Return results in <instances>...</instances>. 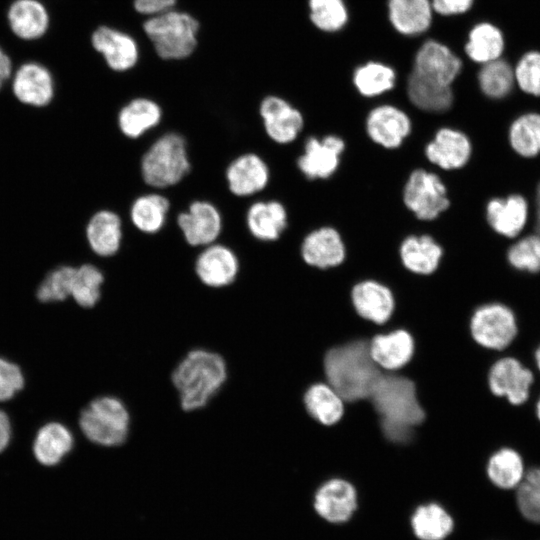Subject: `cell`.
<instances>
[{"mask_svg": "<svg viewBox=\"0 0 540 540\" xmlns=\"http://www.w3.org/2000/svg\"><path fill=\"white\" fill-rule=\"evenodd\" d=\"M368 400L384 438L391 443L410 442L425 419L414 381L400 372H382Z\"/></svg>", "mask_w": 540, "mask_h": 540, "instance_id": "6da1fadb", "label": "cell"}, {"mask_svg": "<svg viewBox=\"0 0 540 540\" xmlns=\"http://www.w3.org/2000/svg\"><path fill=\"white\" fill-rule=\"evenodd\" d=\"M228 375L227 362L220 353L203 347L187 351L170 374L180 409L194 413L207 407L223 389Z\"/></svg>", "mask_w": 540, "mask_h": 540, "instance_id": "7a4b0ae2", "label": "cell"}, {"mask_svg": "<svg viewBox=\"0 0 540 540\" xmlns=\"http://www.w3.org/2000/svg\"><path fill=\"white\" fill-rule=\"evenodd\" d=\"M325 381L346 403L368 399L382 370L369 353V339L356 338L329 348L323 358Z\"/></svg>", "mask_w": 540, "mask_h": 540, "instance_id": "3957f363", "label": "cell"}, {"mask_svg": "<svg viewBox=\"0 0 540 540\" xmlns=\"http://www.w3.org/2000/svg\"><path fill=\"white\" fill-rule=\"evenodd\" d=\"M131 414L127 404L112 393L92 397L79 410L74 426L89 445L96 448H120L131 432Z\"/></svg>", "mask_w": 540, "mask_h": 540, "instance_id": "277c9868", "label": "cell"}, {"mask_svg": "<svg viewBox=\"0 0 540 540\" xmlns=\"http://www.w3.org/2000/svg\"><path fill=\"white\" fill-rule=\"evenodd\" d=\"M191 170L187 142L177 132L158 137L140 160V174L145 184L164 189L180 183Z\"/></svg>", "mask_w": 540, "mask_h": 540, "instance_id": "5b68a950", "label": "cell"}, {"mask_svg": "<svg viewBox=\"0 0 540 540\" xmlns=\"http://www.w3.org/2000/svg\"><path fill=\"white\" fill-rule=\"evenodd\" d=\"M143 28L158 56L165 60L184 59L197 45L199 23L184 12L168 10L154 15Z\"/></svg>", "mask_w": 540, "mask_h": 540, "instance_id": "8992f818", "label": "cell"}, {"mask_svg": "<svg viewBox=\"0 0 540 540\" xmlns=\"http://www.w3.org/2000/svg\"><path fill=\"white\" fill-rule=\"evenodd\" d=\"M469 332L477 345L502 356L518 334L517 318L508 305L498 301L485 302L473 310Z\"/></svg>", "mask_w": 540, "mask_h": 540, "instance_id": "52a82bcc", "label": "cell"}, {"mask_svg": "<svg viewBox=\"0 0 540 540\" xmlns=\"http://www.w3.org/2000/svg\"><path fill=\"white\" fill-rule=\"evenodd\" d=\"M535 378L536 373L532 369L510 355L494 360L487 373L491 394L506 399L514 406L523 405L529 400Z\"/></svg>", "mask_w": 540, "mask_h": 540, "instance_id": "ba28073f", "label": "cell"}, {"mask_svg": "<svg viewBox=\"0 0 540 540\" xmlns=\"http://www.w3.org/2000/svg\"><path fill=\"white\" fill-rule=\"evenodd\" d=\"M77 432L72 425L50 419L41 423L34 431L30 442L33 460L45 468H54L70 457L77 443Z\"/></svg>", "mask_w": 540, "mask_h": 540, "instance_id": "9c48e42d", "label": "cell"}, {"mask_svg": "<svg viewBox=\"0 0 540 540\" xmlns=\"http://www.w3.org/2000/svg\"><path fill=\"white\" fill-rule=\"evenodd\" d=\"M406 207L420 220L430 221L448 209L449 199L444 183L435 173L414 170L403 190Z\"/></svg>", "mask_w": 540, "mask_h": 540, "instance_id": "30bf717a", "label": "cell"}, {"mask_svg": "<svg viewBox=\"0 0 540 540\" xmlns=\"http://www.w3.org/2000/svg\"><path fill=\"white\" fill-rule=\"evenodd\" d=\"M313 508L327 522L349 521L359 505V491L349 479L332 476L319 483L313 491Z\"/></svg>", "mask_w": 540, "mask_h": 540, "instance_id": "8fae6325", "label": "cell"}, {"mask_svg": "<svg viewBox=\"0 0 540 540\" xmlns=\"http://www.w3.org/2000/svg\"><path fill=\"white\" fill-rule=\"evenodd\" d=\"M350 301L360 318L377 326L385 325L396 307L390 286L374 278L356 281L350 289Z\"/></svg>", "mask_w": 540, "mask_h": 540, "instance_id": "7c38bea8", "label": "cell"}, {"mask_svg": "<svg viewBox=\"0 0 540 540\" xmlns=\"http://www.w3.org/2000/svg\"><path fill=\"white\" fill-rule=\"evenodd\" d=\"M177 226L191 247H205L215 243L223 227L218 208L206 200H195L186 211L177 215Z\"/></svg>", "mask_w": 540, "mask_h": 540, "instance_id": "4fadbf2b", "label": "cell"}, {"mask_svg": "<svg viewBox=\"0 0 540 540\" xmlns=\"http://www.w3.org/2000/svg\"><path fill=\"white\" fill-rule=\"evenodd\" d=\"M240 271L235 252L224 244L205 246L194 262V272L206 287L222 289L232 285Z\"/></svg>", "mask_w": 540, "mask_h": 540, "instance_id": "5bb4252c", "label": "cell"}, {"mask_svg": "<svg viewBox=\"0 0 540 540\" xmlns=\"http://www.w3.org/2000/svg\"><path fill=\"white\" fill-rule=\"evenodd\" d=\"M415 352L413 335L405 328L379 332L369 339V353L383 372H398L412 359Z\"/></svg>", "mask_w": 540, "mask_h": 540, "instance_id": "9a60e30c", "label": "cell"}, {"mask_svg": "<svg viewBox=\"0 0 540 540\" xmlns=\"http://www.w3.org/2000/svg\"><path fill=\"white\" fill-rule=\"evenodd\" d=\"M10 89L19 103L43 108L52 102L56 85L46 67L37 63H26L15 72Z\"/></svg>", "mask_w": 540, "mask_h": 540, "instance_id": "2e32d148", "label": "cell"}, {"mask_svg": "<svg viewBox=\"0 0 540 540\" xmlns=\"http://www.w3.org/2000/svg\"><path fill=\"white\" fill-rule=\"evenodd\" d=\"M344 149V140L338 136L328 135L322 139L309 137L297 166L310 180L327 179L337 170Z\"/></svg>", "mask_w": 540, "mask_h": 540, "instance_id": "e0dca14e", "label": "cell"}, {"mask_svg": "<svg viewBox=\"0 0 540 540\" xmlns=\"http://www.w3.org/2000/svg\"><path fill=\"white\" fill-rule=\"evenodd\" d=\"M266 135L277 144L293 142L303 129L301 112L278 96L265 97L259 106Z\"/></svg>", "mask_w": 540, "mask_h": 540, "instance_id": "ac0fdd59", "label": "cell"}, {"mask_svg": "<svg viewBox=\"0 0 540 540\" xmlns=\"http://www.w3.org/2000/svg\"><path fill=\"white\" fill-rule=\"evenodd\" d=\"M461 69L462 61L449 47L438 41L428 40L417 51L412 72L450 86Z\"/></svg>", "mask_w": 540, "mask_h": 540, "instance_id": "d6986e66", "label": "cell"}, {"mask_svg": "<svg viewBox=\"0 0 540 540\" xmlns=\"http://www.w3.org/2000/svg\"><path fill=\"white\" fill-rule=\"evenodd\" d=\"M225 178L227 187L233 195L248 197L266 188L270 171L258 154L249 152L237 156L229 163Z\"/></svg>", "mask_w": 540, "mask_h": 540, "instance_id": "ffe728a7", "label": "cell"}, {"mask_svg": "<svg viewBox=\"0 0 540 540\" xmlns=\"http://www.w3.org/2000/svg\"><path fill=\"white\" fill-rule=\"evenodd\" d=\"M409 116L393 105H380L372 109L366 119L368 136L376 144L387 148H398L411 132Z\"/></svg>", "mask_w": 540, "mask_h": 540, "instance_id": "44dd1931", "label": "cell"}, {"mask_svg": "<svg viewBox=\"0 0 540 540\" xmlns=\"http://www.w3.org/2000/svg\"><path fill=\"white\" fill-rule=\"evenodd\" d=\"M300 251L303 261L319 270L336 268L346 257L342 237L332 227H321L311 231L304 238Z\"/></svg>", "mask_w": 540, "mask_h": 540, "instance_id": "7402d4cb", "label": "cell"}, {"mask_svg": "<svg viewBox=\"0 0 540 540\" xmlns=\"http://www.w3.org/2000/svg\"><path fill=\"white\" fill-rule=\"evenodd\" d=\"M85 237L90 250L99 258H112L118 254L123 241L121 216L112 209H100L88 220Z\"/></svg>", "mask_w": 540, "mask_h": 540, "instance_id": "603a6c76", "label": "cell"}, {"mask_svg": "<svg viewBox=\"0 0 540 540\" xmlns=\"http://www.w3.org/2000/svg\"><path fill=\"white\" fill-rule=\"evenodd\" d=\"M471 143L461 131L444 127L439 129L425 148L427 159L444 170L463 167L471 156Z\"/></svg>", "mask_w": 540, "mask_h": 540, "instance_id": "cb8c5ba5", "label": "cell"}, {"mask_svg": "<svg viewBox=\"0 0 540 540\" xmlns=\"http://www.w3.org/2000/svg\"><path fill=\"white\" fill-rule=\"evenodd\" d=\"M527 470L523 456L510 446L494 450L487 458L485 475L497 490L513 492L522 482Z\"/></svg>", "mask_w": 540, "mask_h": 540, "instance_id": "d4e9b609", "label": "cell"}, {"mask_svg": "<svg viewBox=\"0 0 540 540\" xmlns=\"http://www.w3.org/2000/svg\"><path fill=\"white\" fill-rule=\"evenodd\" d=\"M91 41L95 50L104 56L107 65L115 71H126L137 62V44L123 32L101 26L94 31Z\"/></svg>", "mask_w": 540, "mask_h": 540, "instance_id": "484cf974", "label": "cell"}, {"mask_svg": "<svg viewBox=\"0 0 540 540\" xmlns=\"http://www.w3.org/2000/svg\"><path fill=\"white\" fill-rule=\"evenodd\" d=\"M442 247L429 235H411L400 245V259L404 268L420 277L433 275L439 268Z\"/></svg>", "mask_w": 540, "mask_h": 540, "instance_id": "4316f807", "label": "cell"}, {"mask_svg": "<svg viewBox=\"0 0 540 540\" xmlns=\"http://www.w3.org/2000/svg\"><path fill=\"white\" fill-rule=\"evenodd\" d=\"M307 414L323 426L338 423L346 408V402L340 394L326 381L310 384L302 396Z\"/></svg>", "mask_w": 540, "mask_h": 540, "instance_id": "83f0119b", "label": "cell"}, {"mask_svg": "<svg viewBox=\"0 0 540 540\" xmlns=\"http://www.w3.org/2000/svg\"><path fill=\"white\" fill-rule=\"evenodd\" d=\"M287 211L276 200L257 201L251 204L246 213L249 233L260 241H275L287 227Z\"/></svg>", "mask_w": 540, "mask_h": 540, "instance_id": "f1b7e54d", "label": "cell"}, {"mask_svg": "<svg viewBox=\"0 0 540 540\" xmlns=\"http://www.w3.org/2000/svg\"><path fill=\"white\" fill-rule=\"evenodd\" d=\"M162 119L159 104L148 98H135L125 104L116 117L117 128L129 139H137L158 126Z\"/></svg>", "mask_w": 540, "mask_h": 540, "instance_id": "f546056e", "label": "cell"}, {"mask_svg": "<svg viewBox=\"0 0 540 540\" xmlns=\"http://www.w3.org/2000/svg\"><path fill=\"white\" fill-rule=\"evenodd\" d=\"M430 0H389L388 15L393 27L401 34L415 36L426 31L432 22Z\"/></svg>", "mask_w": 540, "mask_h": 540, "instance_id": "4dcf8cb0", "label": "cell"}, {"mask_svg": "<svg viewBox=\"0 0 540 540\" xmlns=\"http://www.w3.org/2000/svg\"><path fill=\"white\" fill-rule=\"evenodd\" d=\"M487 220L499 234L512 238L519 234L527 220V203L520 195L492 199L486 208Z\"/></svg>", "mask_w": 540, "mask_h": 540, "instance_id": "1f68e13d", "label": "cell"}, {"mask_svg": "<svg viewBox=\"0 0 540 540\" xmlns=\"http://www.w3.org/2000/svg\"><path fill=\"white\" fill-rule=\"evenodd\" d=\"M411 528L419 540H444L454 529L450 513L438 502L418 505L411 516Z\"/></svg>", "mask_w": 540, "mask_h": 540, "instance_id": "d6a6232c", "label": "cell"}, {"mask_svg": "<svg viewBox=\"0 0 540 540\" xmlns=\"http://www.w3.org/2000/svg\"><path fill=\"white\" fill-rule=\"evenodd\" d=\"M8 22L16 36L33 40L47 31L49 16L45 7L37 0H16L8 10Z\"/></svg>", "mask_w": 540, "mask_h": 540, "instance_id": "836d02e7", "label": "cell"}, {"mask_svg": "<svg viewBox=\"0 0 540 540\" xmlns=\"http://www.w3.org/2000/svg\"><path fill=\"white\" fill-rule=\"evenodd\" d=\"M407 94L414 106L427 112H445L454 100L450 86L428 80L414 72L408 77Z\"/></svg>", "mask_w": 540, "mask_h": 540, "instance_id": "e575fe53", "label": "cell"}, {"mask_svg": "<svg viewBox=\"0 0 540 540\" xmlns=\"http://www.w3.org/2000/svg\"><path fill=\"white\" fill-rule=\"evenodd\" d=\"M504 50V34L498 26L490 22L474 25L465 44L469 59L481 65L502 58Z\"/></svg>", "mask_w": 540, "mask_h": 540, "instance_id": "d590c367", "label": "cell"}, {"mask_svg": "<svg viewBox=\"0 0 540 540\" xmlns=\"http://www.w3.org/2000/svg\"><path fill=\"white\" fill-rule=\"evenodd\" d=\"M169 209L170 202L166 196L148 193L133 200L129 216L137 230L145 234H155L164 227Z\"/></svg>", "mask_w": 540, "mask_h": 540, "instance_id": "8d00e7d4", "label": "cell"}, {"mask_svg": "<svg viewBox=\"0 0 540 540\" xmlns=\"http://www.w3.org/2000/svg\"><path fill=\"white\" fill-rule=\"evenodd\" d=\"M105 274L100 266L86 262L76 267L70 299L81 309L95 308L102 299Z\"/></svg>", "mask_w": 540, "mask_h": 540, "instance_id": "74e56055", "label": "cell"}, {"mask_svg": "<svg viewBox=\"0 0 540 540\" xmlns=\"http://www.w3.org/2000/svg\"><path fill=\"white\" fill-rule=\"evenodd\" d=\"M478 83L484 95L502 99L511 93L515 85L513 66L502 58L482 64Z\"/></svg>", "mask_w": 540, "mask_h": 540, "instance_id": "f35d334b", "label": "cell"}, {"mask_svg": "<svg viewBox=\"0 0 540 540\" xmlns=\"http://www.w3.org/2000/svg\"><path fill=\"white\" fill-rule=\"evenodd\" d=\"M396 81L395 71L379 62L359 66L353 74V83L365 97H374L391 90Z\"/></svg>", "mask_w": 540, "mask_h": 540, "instance_id": "ab89813d", "label": "cell"}, {"mask_svg": "<svg viewBox=\"0 0 540 540\" xmlns=\"http://www.w3.org/2000/svg\"><path fill=\"white\" fill-rule=\"evenodd\" d=\"M76 267L60 265L48 271L36 288V300L42 304H56L69 300Z\"/></svg>", "mask_w": 540, "mask_h": 540, "instance_id": "60d3db41", "label": "cell"}, {"mask_svg": "<svg viewBox=\"0 0 540 540\" xmlns=\"http://www.w3.org/2000/svg\"><path fill=\"white\" fill-rule=\"evenodd\" d=\"M513 496L521 515L529 522L540 524V464L527 467Z\"/></svg>", "mask_w": 540, "mask_h": 540, "instance_id": "b9f144b4", "label": "cell"}, {"mask_svg": "<svg viewBox=\"0 0 540 540\" xmlns=\"http://www.w3.org/2000/svg\"><path fill=\"white\" fill-rule=\"evenodd\" d=\"M509 139L512 148L523 157H533L540 152V114L527 113L511 125Z\"/></svg>", "mask_w": 540, "mask_h": 540, "instance_id": "7bdbcfd3", "label": "cell"}, {"mask_svg": "<svg viewBox=\"0 0 540 540\" xmlns=\"http://www.w3.org/2000/svg\"><path fill=\"white\" fill-rule=\"evenodd\" d=\"M309 9L313 24L326 32L342 29L348 19L343 0H309Z\"/></svg>", "mask_w": 540, "mask_h": 540, "instance_id": "ee69618b", "label": "cell"}, {"mask_svg": "<svg viewBox=\"0 0 540 540\" xmlns=\"http://www.w3.org/2000/svg\"><path fill=\"white\" fill-rule=\"evenodd\" d=\"M23 366L13 358L0 354V405L13 401L26 387Z\"/></svg>", "mask_w": 540, "mask_h": 540, "instance_id": "f6af8a7d", "label": "cell"}, {"mask_svg": "<svg viewBox=\"0 0 540 540\" xmlns=\"http://www.w3.org/2000/svg\"><path fill=\"white\" fill-rule=\"evenodd\" d=\"M508 261L516 270L532 275L540 273V235H531L510 247Z\"/></svg>", "mask_w": 540, "mask_h": 540, "instance_id": "bcb514c9", "label": "cell"}, {"mask_svg": "<svg viewBox=\"0 0 540 540\" xmlns=\"http://www.w3.org/2000/svg\"><path fill=\"white\" fill-rule=\"evenodd\" d=\"M515 84L525 93L540 96V51L522 54L513 66Z\"/></svg>", "mask_w": 540, "mask_h": 540, "instance_id": "7dc6e473", "label": "cell"}, {"mask_svg": "<svg viewBox=\"0 0 540 540\" xmlns=\"http://www.w3.org/2000/svg\"><path fill=\"white\" fill-rule=\"evenodd\" d=\"M14 439V423L8 409L0 405V455L11 446Z\"/></svg>", "mask_w": 540, "mask_h": 540, "instance_id": "c3c4849f", "label": "cell"}, {"mask_svg": "<svg viewBox=\"0 0 540 540\" xmlns=\"http://www.w3.org/2000/svg\"><path fill=\"white\" fill-rule=\"evenodd\" d=\"M433 10L442 15L463 14L471 9L474 0H430Z\"/></svg>", "mask_w": 540, "mask_h": 540, "instance_id": "681fc988", "label": "cell"}, {"mask_svg": "<svg viewBox=\"0 0 540 540\" xmlns=\"http://www.w3.org/2000/svg\"><path fill=\"white\" fill-rule=\"evenodd\" d=\"M176 0H134V8L145 15H157L170 10Z\"/></svg>", "mask_w": 540, "mask_h": 540, "instance_id": "f907efd6", "label": "cell"}, {"mask_svg": "<svg viewBox=\"0 0 540 540\" xmlns=\"http://www.w3.org/2000/svg\"><path fill=\"white\" fill-rule=\"evenodd\" d=\"M12 74V64L8 55L0 48V92Z\"/></svg>", "mask_w": 540, "mask_h": 540, "instance_id": "816d5d0a", "label": "cell"}, {"mask_svg": "<svg viewBox=\"0 0 540 540\" xmlns=\"http://www.w3.org/2000/svg\"><path fill=\"white\" fill-rule=\"evenodd\" d=\"M535 373L540 374V344L534 351Z\"/></svg>", "mask_w": 540, "mask_h": 540, "instance_id": "f5cc1de1", "label": "cell"}, {"mask_svg": "<svg viewBox=\"0 0 540 540\" xmlns=\"http://www.w3.org/2000/svg\"><path fill=\"white\" fill-rule=\"evenodd\" d=\"M537 210H538L537 211V214H538L537 226L540 233V185L538 187V192H537Z\"/></svg>", "mask_w": 540, "mask_h": 540, "instance_id": "db71d44e", "label": "cell"}, {"mask_svg": "<svg viewBox=\"0 0 540 540\" xmlns=\"http://www.w3.org/2000/svg\"><path fill=\"white\" fill-rule=\"evenodd\" d=\"M535 415L537 420L540 422V394L537 396L535 401Z\"/></svg>", "mask_w": 540, "mask_h": 540, "instance_id": "11a10c76", "label": "cell"}]
</instances>
